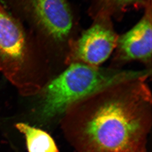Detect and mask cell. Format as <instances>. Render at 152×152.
I'll list each match as a JSON object with an SVG mask.
<instances>
[{"instance_id":"cell-1","label":"cell","mask_w":152,"mask_h":152,"mask_svg":"<svg viewBox=\"0 0 152 152\" xmlns=\"http://www.w3.org/2000/svg\"><path fill=\"white\" fill-rule=\"evenodd\" d=\"M111 83L72 104L61 128L75 152H148L152 123L149 74Z\"/></svg>"},{"instance_id":"cell-2","label":"cell","mask_w":152,"mask_h":152,"mask_svg":"<svg viewBox=\"0 0 152 152\" xmlns=\"http://www.w3.org/2000/svg\"><path fill=\"white\" fill-rule=\"evenodd\" d=\"M45 89L40 109L45 119L63 114L72 104L111 83L144 75L148 70H132L72 63Z\"/></svg>"},{"instance_id":"cell-3","label":"cell","mask_w":152,"mask_h":152,"mask_svg":"<svg viewBox=\"0 0 152 152\" xmlns=\"http://www.w3.org/2000/svg\"><path fill=\"white\" fill-rule=\"evenodd\" d=\"M13 1L39 40L67 53L78 35L77 18L69 0Z\"/></svg>"},{"instance_id":"cell-4","label":"cell","mask_w":152,"mask_h":152,"mask_svg":"<svg viewBox=\"0 0 152 152\" xmlns=\"http://www.w3.org/2000/svg\"><path fill=\"white\" fill-rule=\"evenodd\" d=\"M93 18L92 24L69 45L66 64L81 63L99 67L115 50L118 35L114 28L112 18L107 15H99Z\"/></svg>"},{"instance_id":"cell-5","label":"cell","mask_w":152,"mask_h":152,"mask_svg":"<svg viewBox=\"0 0 152 152\" xmlns=\"http://www.w3.org/2000/svg\"><path fill=\"white\" fill-rule=\"evenodd\" d=\"M140 20L130 30L118 35L115 48L116 61H139L150 65L152 61V0H148Z\"/></svg>"},{"instance_id":"cell-6","label":"cell","mask_w":152,"mask_h":152,"mask_svg":"<svg viewBox=\"0 0 152 152\" xmlns=\"http://www.w3.org/2000/svg\"><path fill=\"white\" fill-rule=\"evenodd\" d=\"M26 33L0 3V65L18 70L23 64L29 52Z\"/></svg>"},{"instance_id":"cell-7","label":"cell","mask_w":152,"mask_h":152,"mask_svg":"<svg viewBox=\"0 0 152 152\" xmlns=\"http://www.w3.org/2000/svg\"><path fill=\"white\" fill-rule=\"evenodd\" d=\"M148 0H93L89 13L92 18L105 15L121 18L126 12L145 7Z\"/></svg>"},{"instance_id":"cell-8","label":"cell","mask_w":152,"mask_h":152,"mask_svg":"<svg viewBox=\"0 0 152 152\" xmlns=\"http://www.w3.org/2000/svg\"><path fill=\"white\" fill-rule=\"evenodd\" d=\"M15 126L24 134L28 152H60L54 140L46 131L23 122Z\"/></svg>"}]
</instances>
